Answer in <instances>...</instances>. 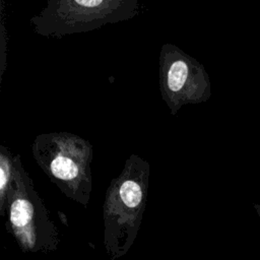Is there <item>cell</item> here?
Here are the masks:
<instances>
[{"instance_id": "obj_4", "label": "cell", "mask_w": 260, "mask_h": 260, "mask_svg": "<svg viewBox=\"0 0 260 260\" xmlns=\"http://www.w3.org/2000/svg\"><path fill=\"white\" fill-rule=\"evenodd\" d=\"M139 12V0H48L29 23L41 37L62 39L130 20Z\"/></svg>"}, {"instance_id": "obj_1", "label": "cell", "mask_w": 260, "mask_h": 260, "mask_svg": "<svg viewBox=\"0 0 260 260\" xmlns=\"http://www.w3.org/2000/svg\"><path fill=\"white\" fill-rule=\"evenodd\" d=\"M150 167L131 154L106 192L103 205L104 246L107 256L117 260L133 246L145 211Z\"/></svg>"}, {"instance_id": "obj_3", "label": "cell", "mask_w": 260, "mask_h": 260, "mask_svg": "<svg viewBox=\"0 0 260 260\" xmlns=\"http://www.w3.org/2000/svg\"><path fill=\"white\" fill-rule=\"evenodd\" d=\"M6 211V229L22 252L50 253L57 250L60 244L58 228L23 168L19 154L13 157Z\"/></svg>"}, {"instance_id": "obj_5", "label": "cell", "mask_w": 260, "mask_h": 260, "mask_svg": "<svg viewBox=\"0 0 260 260\" xmlns=\"http://www.w3.org/2000/svg\"><path fill=\"white\" fill-rule=\"evenodd\" d=\"M158 84L162 101L176 116L182 107L205 102L210 84L204 67L174 44L161 46L158 56Z\"/></svg>"}, {"instance_id": "obj_2", "label": "cell", "mask_w": 260, "mask_h": 260, "mask_svg": "<svg viewBox=\"0 0 260 260\" xmlns=\"http://www.w3.org/2000/svg\"><path fill=\"white\" fill-rule=\"evenodd\" d=\"M31 153L52 183L71 200L86 207L92 190L91 143L71 132H49L36 136Z\"/></svg>"}, {"instance_id": "obj_6", "label": "cell", "mask_w": 260, "mask_h": 260, "mask_svg": "<svg viewBox=\"0 0 260 260\" xmlns=\"http://www.w3.org/2000/svg\"><path fill=\"white\" fill-rule=\"evenodd\" d=\"M13 157L14 154L11 150L0 145V215L4 216L6 211V203L8 192L12 180V169H13Z\"/></svg>"}]
</instances>
